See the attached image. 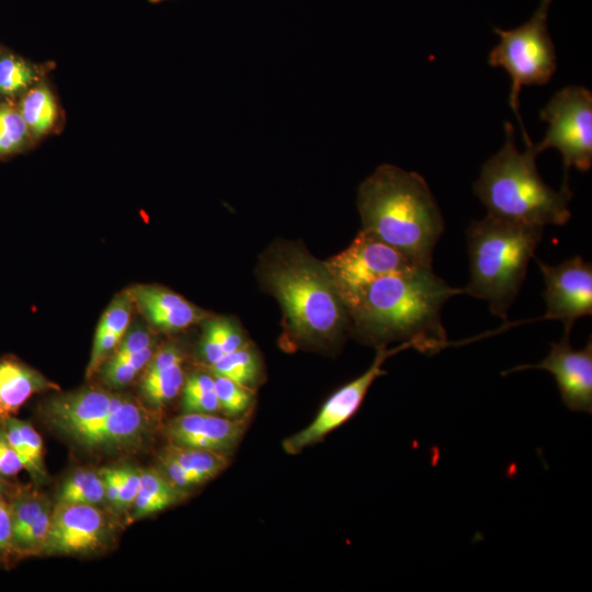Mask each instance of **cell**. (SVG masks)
I'll return each instance as SVG.
<instances>
[{
	"label": "cell",
	"instance_id": "cell-5",
	"mask_svg": "<svg viewBox=\"0 0 592 592\" xmlns=\"http://www.w3.org/2000/svg\"><path fill=\"white\" fill-rule=\"evenodd\" d=\"M42 414L50 428L91 453L135 451L156 424L152 411L136 398L98 387L53 397Z\"/></svg>",
	"mask_w": 592,
	"mask_h": 592
},
{
	"label": "cell",
	"instance_id": "cell-25",
	"mask_svg": "<svg viewBox=\"0 0 592 592\" xmlns=\"http://www.w3.org/2000/svg\"><path fill=\"white\" fill-rule=\"evenodd\" d=\"M182 395L184 412L214 413L220 411L213 374L194 373L190 375L184 380Z\"/></svg>",
	"mask_w": 592,
	"mask_h": 592
},
{
	"label": "cell",
	"instance_id": "cell-15",
	"mask_svg": "<svg viewBox=\"0 0 592 592\" xmlns=\"http://www.w3.org/2000/svg\"><path fill=\"white\" fill-rule=\"evenodd\" d=\"M130 294L146 319L163 331L182 330L207 318L206 311L166 287L141 285Z\"/></svg>",
	"mask_w": 592,
	"mask_h": 592
},
{
	"label": "cell",
	"instance_id": "cell-37",
	"mask_svg": "<svg viewBox=\"0 0 592 592\" xmlns=\"http://www.w3.org/2000/svg\"><path fill=\"white\" fill-rule=\"evenodd\" d=\"M148 2L150 3H159V2H162V1H166V0H147Z\"/></svg>",
	"mask_w": 592,
	"mask_h": 592
},
{
	"label": "cell",
	"instance_id": "cell-1",
	"mask_svg": "<svg viewBox=\"0 0 592 592\" xmlns=\"http://www.w3.org/2000/svg\"><path fill=\"white\" fill-rule=\"evenodd\" d=\"M459 294L465 289L449 286L432 266L415 265L375 280L345 306L362 341L380 346L400 340L432 355L449 344L441 312Z\"/></svg>",
	"mask_w": 592,
	"mask_h": 592
},
{
	"label": "cell",
	"instance_id": "cell-17",
	"mask_svg": "<svg viewBox=\"0 0 592 592\" xmlns=\"http://www.w3.org/2000/svg\"><path fill=\"white\" fill-rule=\"evenodd\" d=\"M185 497L184 490L171 483L161 471L140 470V485L132 505L133 519H140L162 511Z\"/></svg>",
	"mask_w": 592,
	"mask_h": 592
},
{
	"label": "cell",
	"instance_id": "cell-36",
	"mask_svg": "<svg viewBox=\"0 0 592 592\" xmlns=\"http://www.w3.org/2000/svg\"><path fill=\"white\" fill-rule=\"evenodd\" d=\"M2 482L3 481L0 479V498H3V491H4Z\"/></svg>",
	"mask_w": 592,
	"mask_h": 592
},
{
	"label": "cell",
	"instance_id": "cell-28",
	"mask_svg": "<svg viewBox=\"0 0 592 592\" xmlns=\"http://www.w3.org/2000/svg\"><path fill=\"white\" fill-rule=\"evenodd\" d=\"M36 78V73L23 60L5 56L0 58V92L15 94L25 90Z\"/></svg>",
	"mask_w": 592,
	"mask_h": 592
},
{
	"label": "cell",
	"instance_id": "cell-29",
	"mask_svg": "<svg viewBox=\"0 0 592 592\" xmlns=\"http://www.w3.org/2000/svg\"><path fill=\"white\" fill-rule=\"evenodd\" d=\"M27 126L21 113L0 105V155L19 149L27 137Z\"/></svg>",
	"mask_w": 592,
	"mask_h": 592
},
{
	"label": "cell",
	"instance_id": "cell-23",
	"mask_svg": "<svg viewBox=\"0 0 592 592\" xmlns=\"http://www.w3.org/2000/svg\"><path fill=\"white\" fill-rule=\"evenodd\" d=\"M21 115L35 136L47 133L57 117V105L50 90L45 86L31 89L23 99Z\"/></svg>",
	"mask_w": 592,
	"mask_h": 592
},
{
	"label": "cell",
	"instance_id": "cell-13",
	"mask_svg": "<svg viewBox=\"0 0 592 592\" xmlns=\"http://www.w3.org/2000/svg\"><path fill=\"white\" fill-rule=\"evenodd\" d=\"M539 368L549 372L556 379L560 398L572 412H592V340L584 348L573 349L570 332H565L559 342L551 343L548 355L534 365L516 366L503 374Z\"/></svg>",
	"mask_w": 592,
	"mask_h": 592
},
{
	"label": "cell",
	"instance_id": "cell-30",
	"mask_svg": "<svg viewBox=\"0 0 592 592\" xmlns=\"http://www.w3.org/2000/svg\"><path fill=\"white\" fill-rule=\"evenodd\" d=\"M133 304L130 291L115 297L101 317L96 332L124 337L130 321Z\"/></svg>",
	"mask_w": 592,
	"mask_h": 592
},
{
	"label": "cell",
	"instance_id": "cell-8",
	"mask_svg": "<svg viewBox=\"0 0 592 592\" xmlns=\"http://www.w3.org/2000/svg\"><path fill=\"white\" fill-rule=\"evenodd\" d=\"M540 118L549 124L544 139L534 145L537 153L557 149L566 172L571 167L585 172L592 166V93L584 87L568 86L555 93Z\"/></svg>",
	"mask_w": 592,
	"mask_h": 592
},
{
	"label": "cell",
	"instance_id": "cell-4",
	"mask_svg": "<svg viewBox=\"0 0 592 592\" xmlns=\"http://www.w3.org/2000/svg\"><path fill=\"white\" fill-rule=\"evenodd\" d=\"M504 130V145L482 166L474 193L490 216L543 228L549 224L565 225L571 217L568 203L572 193L568 180L565 178L559 191L548 186L538 173L534 144H525L521 152L510 122Z\"/></svg>",
	"mask_w": 592,
	"mask_h": 592
},
{
	"label": "cell",
	"instance_id": "cell-7",
	"mask_svg": "<svg viewBox=\"0 0 592 592\" xmlns=\"http://www.w3.org/2000/svg\"><path fill=\"white\" fill-rule=\"evenodd\" d=\"M550 2L540 0L531 19L516 29L493 27L500 41L488 57L490 66L503 68L511 77L509 104L517 115L525 144L531 139L520 115L522 87L546 84L557 68L555 46L547 26Z\"/></svg>",
	"mask_w": 592,
	"mask_h": 592
},
{
	"label": "cell",
	"instance_id": "cell-16",
	"mask_svg": "<svg viewBox=\"0 0 592 592\" xmlns=\"http://www.w3.org/2000/svg\"><path fill=\"white\" fill-rule=\"evenodd\" d=\"M58 388L15 358L0 360V419L13 415L34 394Z\"/></svg>",
	"mask_w": 592,
	"mask_h": 592
},
{
	"label": "cell",
	"instance_id": "cell-21",
	"mask_svg": "<svg viewBox=\"0 0 592 592\" xmlns=\"http://www.w3.org/2000/svg\"><path fill=\"white\" fill-rule=\"evenodd\" d=\"M184 380L183 363L145 371L140 383L141 395L149 406L160 408L178 396Z\"/></svg>",
	"mask_w": 592,
	"mask_h": 592
},
{
	"label": "cell",
	"instance_id": "cell-12",
	"mask_svg": "<svg viewBox=\"0 0 592 592\" xmlns=\"http://www.w3.org/2000/svg\"><path fill=\"white\" fill-rule=\"evenodd\" d=\"M112 535L109 516L96 505L57 503L52 510L44 553L83 555L101 549Z\"/></svg>",
	"mask_w": 592,
	"mask_h": 592
},
{
	"label": "cell",
	"instance_id": "cell-26",
	"mask_svg": "<svg viewBox=\"0 0 592 592\" xmlns=\"http://www.w3.org/2000/svg\"><path fill=\"white\" fill-rule=\"evenodd\" d=\"M155 351L152 346L125 358L110 357L100 368L103 382L111 387H123L129 384L139 372L145 369Z\"/></svg>",
	"mask_w": 592,
	"mask_h": 592
},
{
	"label": "cell",
	"instance_id": "cell-24",
	"mask_svg": "<svg viewBox=\"0 0 592 592\" xmlns=\"http://www.w3.org/2000/svg\"><path fill=\"white\" fill-rule=\"evenodd\" d=\"M209 368L213 375L227 377L251 388L260 374V360L254 349L247 343L242 348L224 355Z\"/></svg>",
	"mask_w": 592,
	"mask_h": 592
},
{
	"label": "cell",
	"instance_id": "cell-22",
	"mask_svg": "<svg viewBox=\"0 0 592 592\" xmlns=\"http://www.w3.org/2000/svg\"><path fill=\"white\" fill-rule=\"evenodd\" d=\"M105 500L104 483L100 473L80 468L62 482L57 503H79L98 505Z\"/></svg>",
	"mask_w": 592,
	"mask_h": 592
},
{
	"label": "cell",
	"instance_id": "cell-20",
	"mask_svg": "<svg viewBox=\"0 0 592 592\" xmlns=\"http://www.w3.org/2000/svg\"><path fill=\"white\" fill-rule=\"evenodd\" d=\"M247 342L239 326L227 318L209 319L205 323L201 352L208 366Z\"/></svg>",
	"mask_w": 592,
	"mask_h": 592
},
{
	"label": "cell",
	"instance_id": "cell-2",
	"mask_svg": "<svg viewBox=\"0 0 592 592\" xmlns=\"http://www.w3.org/2000/svg\"><path fill=\"white\" fill-rule=\"evenodd\" d=\"M260 280L276 297L291 340L331 345L351 323L346 306L325 262L295 243L274 244L262 258Z\"/></svg>",
	"mask_w": 592,
	"mask_h": 592
},
{
	"label": "cell",
	"instance_id": "cell-14",
	"mask_svg": "<svg viewBox=\"0 0 592 592\" xmlns=\"http://www.w3.org/2000/svg\"><path fill=\"white\" fill-rule=\"evenodd\" d=\"M246 424L247 419L185 412L170 420L164 433L170 444L228 455L241 441Z\"/></svg>",
	"mask_w": 592,
	"mask_h": 592
},
{
	"label": "cell",
	"instance_id": "cell-3",
	"mask_svg": "<svg viewBox=\"0 0 592 592\" xmlns=\"http://www.w3.org/2000/svg\"><path fill=\"white\" fill-rule=\"evenodd\" d=\"M357 209L361 230L413 262L432 266L444 220L422 175L392 164L379 166L360 184Z\"/></svg>",
	"mask_w": 592,
	"mask_h": 592
},
{
	"label": "cell",
	"instance_id": "cell-9",
	"mask_svg": "<svg viewBox=\"0 0 592 592\" xmlns=\"http://www.w3.org/2000/svg\"><path fill=\"white\" fill-rule=\"evenodd\" d=\"M325 264L344 304L375 280L421 265L363 230Z\"/></svg>",
	"mask_w": 592,
	"mask_h": 592
},
{
	"label": "cell",
	"instance_id": "cell-10",
	"mask_svg": "<svg viewBox=\"0 0 592 592\" xmlns=\"http://www.w3.org/2000/svg\"><path fill=\"white\" fill-rule=\"evenodd\" d=\"M409 348H412L409 342H402L391 350L386 345L377 346L372 365L363 374L335 390L306 428L285 439L284 451L291 455L298 454L349 421L360 409L375 379L386 374L382 368L385 361L398 351Z\"/></svg>",
	"mask_w": 592,
	"mask_h": 592
},
{
	"label": "cell",
	"instance_id": "cell-19",
	"mask_svg": "<svg viewBox=\"0 0 592 592\" xmlns=\"http://www.w3.org/2000/svg\"><path fill=\"white\" fill-rule=\"evenodd\" d=\"M162 454L182 467L191 476L195 486L215 478L229 464L225 454L174 444H169Z\"/></svg>",
	"mask_w": 592,
	"mask_h": 592
},
{
	"label": "cell",
	"instance_id": "cell-11",
	"mask_svg": "<svg viewBox=\"0 0 592 592\" xmlns=\"http://www.w3.org/2000/svg\"><path fill=\"white\" fill-rule=\"evenodd\" d=\"M537 264L545 283L543 319L559 320L571 333L577 319L592 314V265L580 255L557 265L537 259Z\"/></svg>",
	"mask_w": 592,
	"mask_h": 592
},
{
	"label": "cell",
	"instance_id": "cell-35",
	"mask_svg": "<svg viewBox=\"0 0 592 592\" xmlns=\"http://www.w3.org/2000/svg\"><path fill=\"white\" fill-rule=\"evenodd\" d=\"M104 483L105 501L119 511L121 470L119 468H104L100 470Z\"/></svg>",
	"mask_w": 592,
	"mask_h": 592
},
{
	"label": "cell",
	"instance_id": "cell-31",
	"mask_svg": "<svg viewBox=\"0 0 592 592\" xmlns=\"http://www.w3.org/2000/svg\"><path fill=\"white\" fill-rule=\"evenodd\" d=\"M152 346H155V340L150 332L140 328L134 329L123 337L111 357L125 358Z\"/></svg>",
	"mask_w": 592,
	"mask_h": 592
},
{
	"label": "cell",
	"instance_id": "cell-34",
	"mask_svg": "<svg viewBox=\"0 0 592 592\" xmlns=\"http://www.w3.org/2000/svg\"><path fill=\"white\" fill-rule=\"evenodd\" d=\"M22 469H25L23 460L9 444L0 430V476L13 477Z\"/></svg>",
	"mask_w": 592,
	"mask_h": 592
},
{
	"label": "cell",
	"instance_id": "cell-18",
	"mask_svg": "<svg viewBox=\"0 0 592 592\" xmlns=\"http://www.w3.org/2000/svg\"><path fill=\"white\" fill-rule=\"evenodd\" d=\"M0 430L24 463L25 469L37 479L45 476L43 441L27 422L13 415L0 419Z\"/></svg>",
	"mask_w": 592,
	"mask_h": 592
},
{
	"label": "cell",
	"instance_id": "cell-6",
	"mask_svg": "<svg viewBox=\"0 0 592 592\" xmlns=\"http://www.w3.org/2000/svg\"><path fill=\"white\" fill-rule=\"evenodd\" d=\"M543 230L490 215L473 221L466 230L470 280L465 294L488 301L491 314L505 321Z\"/></svg>",
	"mask_w": 592,
	"mask_h": 592
},
{
	"label": "cell",
	"instance_id": "cell-33",
	"mask_svg": "<svg viewBox=\"0 0 592 592\" xmlns=\"http://www.w3.org/2000/svg\"><path fill=\"white\" fill-rule=\"evenodd\" d=\"M16 556L13 543L12 520L8 501L0 498V560Z\"/></svg>",
	"mask_w": 592,
	"mask_h": 592
},
{
	"label": "cell",
	"instance_id": "cell-27",
	"mask_svg": "<svg viewBox=\"0 0 592 592\" xmlns=\"http://www.w3.org/2000/svg\"><path fill=\"white\" fill-rule=\"evenodd\" d=\"M213 376L220 411L230 418L244 413L253 400L252 389L227 377Z\"/></svg>",
	"mask_w": 592,
	"mask_h": 592
},
{
	"label": "cell",
	"instance_id": "cell-32",
	"mask_svg": "<svg viewBox=\"0 0 592 592\" xmlns=\"http://www.w3.org/2000/svg\"><path fill=\"white\" fill-rule=\"evenodd\" d=\"M119 511L130 509L138 493L140 485V470L134 467H122Z\"/></svg>",
	"mask_w": 592,
	"mask_h": 592
}]
</instances>
